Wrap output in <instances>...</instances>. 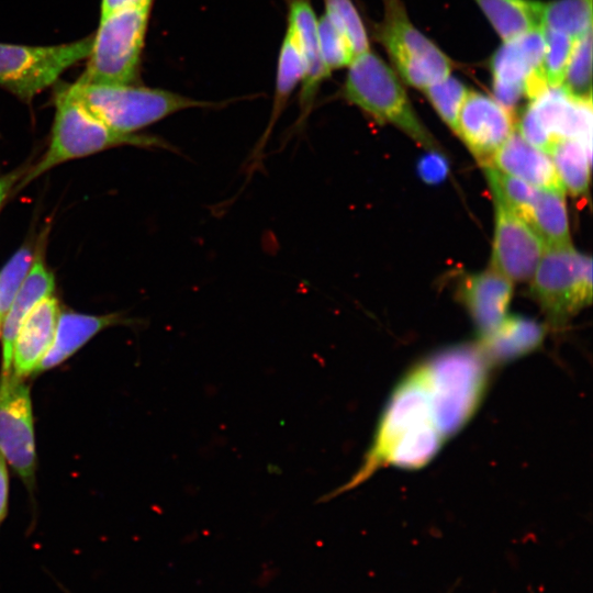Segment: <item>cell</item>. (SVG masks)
<instances>
[{
    "instance_id": "8992f818",
    "label": "cell",
    "mask_w": 593,
    "mask_h": 593,
    "mask_svg": "<svg viewBox=\"0 0 593 593\" xmlns=\"http://www.w3.org/2000/svg\"><path fill=\"white\" fill-rule=\"evenodd\" d=\"M150 7H126L100 15L86 71L78 80L105 85L136 82Z\"/></svg>"
},
{
    "instance_id": "277c9868",
    "label": "cell",
    "mask_w": 593,
    "mask_h": 593,
    "mask_svg": "<svg viewBox=\"0 0 593 593\" xmlns=\"http://www.w3.org/2000/svg\"><path fill=\"white\" fill-rule=\"evenodd\" d=\"M68 93L94 118L121 134H135L170 114L191 108L214 107L164 89L134 85L65 83Z\"/></svg>"
},
{
    "instance_id": "9a60e30c",
    "label": "cell",
    "mask_w": 593,
    "mask_h": 593,
    "mask_svg": "<svg viewBox=\"0 0 593 593\" xmlns=\"http://www.w3.org/2000/svg\"><path fill=\"white\" fill-rule=\"evenodd\" d=\"M459 292L477 327L479 339H482L507 316L513 295V282L490 268L466 277Z\"/></svg>"
},
{
    "instance_id": "4fadbf2b",
    "label": "cell",
    "mask_w": 593,
    "mask_h": 593,
    "mask_svg": "<svg viewBox=\"0 0 593 593\" xmlns=\"http://www.w3.org/2000/svg\"><path fill=\"white\" fill-rule=\"evenodd\" d=\"M546 247L523 217L496 202L491 269L512 282L530 280Z\"/></svg>"
},
{
    "instance_id": "83f0119b",
    "label": "cell",
    "mask_w": 593,
    "mask_h": 593,
    "mask_svg": "<svg viewBox=\"0 0 593 593\" xmlns=\"http://www.w3.org/2000/svg\"><path fill=\"white\" fill-rule=\"evenodd\" d=\"M562 89L580 100H592V30L577 40Z\"/></svg>"
},
{
    "instance_id": "5bb4252c",
    "label": "cell",
    "mask_w": 593,
    "mask_h": 593,
    "mask_svg": "<svg viewBox=\"0 0 593 593\" xmlns=\"http://www.w3.org/2000/svg\"><path fill=\"white\" fill-rule=\"evenodd\" d=\"M515 131L512 110L494 98L468 90L458 114L456 133L484 166Z\"/></svg>"
},
{
    "instance_id": "e575fe53",
    "label": "cell",
    "mask_w": 593,
    "mask_h": 593,
    "mask_svg": "<svg viewBox=\"0 0 593 593\" xmlns=\"http://www.w3.org/2000/svg\"><path fill=\"white\" fill-rule=\"evenodd\" d=\"M27 168H18L0 177V210L8 197L14 192V188L22 179Z\"/></svg>"
},
{
    "instance_id": "9c48e42d",
    "label": "cell",
    "mask_w": 593,
    "mask_h": 593,
    "mask_svg": "<svg viewBox=\"0 0 593 593\" xmlns=\"http://www.w3.org/2000/svg\"><path fill=\"white\" fill-rule=\"evenodd\" d=\"M91 41L92 35L52 46L0 43V88L31 102L67 69L88 57Z\"/></svg>"
},
{
    "instance_id": "cb8c5ba5",
    "label": "cell",
    "mask_w": 593,
    "mask_h": 593,
    "mask_svg": "<svg viewBox=\"0 0 593 593\" xmlns=\"http://www.w3.org/2000/svg\"><path fill=\"white\" fill-rule=\"evenodd\" d=\"M526 222L546 246L571 244L569 219L562 190L539 189Z\"/></svg>"
},
{
    "instance_id": "52a82bcc",
    "label": "cell",
    "mask_w": 593,
    "mask_h": 593,
    "mask_svg": "<svg viewBox=\"0 0 593 593\" xmlns=\"http://www.w3.org/2000/svg\"><path fill=\"white\" fill-rule=\"evenodd\" d=\"M530 294L549 323L562 326L591 303V257L571 244L547 246L530 278Z\"/></svg>"
},
{
    "instance_id": "f546056e",
    "label": "cell",
    "mask_w": 593,
    "mask_h": 593,
    "mask_svg": "<svg viewBox=\"0 0 593 593\" xmlns=\"http://www.w3.org/2000/svg\"><path fill=\"white\" fill-rule=\"evenodd\" d=\"M36 250L32 242L24 244L0 270V325L33 265Z\"/></svg>"
},
{
    "instance_id": "44dd1931",
    "label": "cell",
    "mask_w": 593,
    "mask_h": 593,
    "mask_svg": "<svg viewBox=\"0 0 593 593\" xmlns=\"http://www.w3.org/2000/svg\"><path fill=\"white\" fill-rule=\"evenodd\" d=\"M545 326L535 320L507 315L478 346L490 365L504 363L535 350L542 342Z\"/></svg>"
},
{
    "instance_id": "d6986e66",
    "label": "cell",
    "mask_w": 593,
    "mask_h": 593,
    "mask_svg": "<svg viewBox=\"0 0 593 593\" xmlns=\"http://www.w3.org/2000/svg\"><path fill=\"white\" fill-rule=\"evenodd\" d=\"M55 278L37 247L33 265L2 321V376L11 373L13 342L30 311L43 299L53 295Z\"/></svg>"
},
{
    "instance_id": "7402d4cb",
    "label": "cell",
    "mask_w": 593,
    "mask_h": 593,
    "mask_svg": "<svg viewBox=\"0 0 593 593\" xmlns=\"http://www.w3.org/2000/svg\"><path fill=\"white\" fill-rule=\"evenodd\" d=\"M120 322L118 315L59 313L53 344L36 371L52 369L68 359L100 331Z\"/></svg>"
},
{
    "instance_id": "2e32d148",
    "label": "cell",
    "mask_w": 593,
    "mask_h": 593,
    "mask_svg": "<svg viewBox=\"0 0 593 593\" xmlns=\"http://www.w3.org/2000/svg\"><path fill=\"white\" fill-rule=\"evenodd\" d=\"M59 313L58 301L51 295L38 302L22 321L12 348L14 377L22 379L36 371L53 344Z\"/></svg>"
},
{
    "instance_id": "30bf717a",
    "label": "cell",
    "mask_w": 593,
    "mask_h": 593,
    "mask_svg": "<svg viewBox=\"0 0 593 593\" xmlns=\"http://www.w3.org/2000/svg\"><path fill=\"white\" fill-rule=\"evenodd\" d=\"M518 130L525 141L546 153L559 138L591 145L592 100L575 99L561 86L548 87L530 100Z\"/></svg>"
},
{
    "instance_id": "d590c367",
    "label": "cell",
    "mask_w": 593,
    "mask_h": 593,
    "mask_svg": "<svg viewBox=\"0 0 593 593\" xmlns=\"http://www.w3.org/2000/svg\"><path fill=\"white\" fill-rule=\"evenodd\" d=\"M9 478L3 456L0 454V523L8 508Z\"/></svg>"
},
{
    "instance_id": "4dcf8cb0",
    "label": "cell",
    "mask_w": 593,
    "mask_h": 593,
    "mask_svg": "<svg viewBox=\"0 0 593 593\" xmlns=\"http://www.w3.org/2000/svg\"><path fill=\"white\" fill-rule=\"evenodd\" d=\"M468 90L459 79L449 75L423 91L440 119L456 133L458 114Z\"/></svg>"
},
{
    "instance_id": "8fae6325",
    "label": "cell",
    "mask_w": 593,
    "mask_h": 593,
    "mask_svg": "<svg viewBox=\"0 0 593 593\" xmlns=\"http://www.w3.org/2000/svg\"><path fill=\"white\" fill-rule=\"evenodd\" d=\"M542 29L503 42L490 60L494 99L512 110L523 97L530 100L548 88L542 61Z\"/></svg>"
},
{
    "instance_id": "3957f363",
    "label": "cell",
    "mask_w": 593,
    "mask_h": 593,
    "mask_svg": "<svg viewBox=\"0 0 593 593\" xmlns=\"http://www.w3.org/2000/svg\"><path fill=\"white\" fill-rule=\"evenodd\" d=\"M438 426L449 438L475 413L491 366L477 345H456L423 362Z\"/></svg>"
},
{
    "instance_id": "ba28073f",
    "label": "cell",
    "mask_w": 593,
    "mask_h": 593,
    "mask_svg": "<svg viewBox=\"0 0 593 593\" xmlns=\"http://www.w3.org/2000/svg\"><path fill=\"white\" fill-rule=\"evenodd\" d=\"M376 36L407 85L424 90L451 75L450 59L412 23L402 0H383Z\"/></svg>"
},
{
    "instance_id": "ffe728a7",
    "label": "cell",
    "mask_w": 593,
    "mask_h": 593,
    "mask_svg": "<svg viewBox=\"0 0 593 593\" xmlns=\"http://www.w3.org/2000/svg\"><path fill=\"white\" fill-rule=\"evenodd\" d=\"M305 75V60L301 51L298 35L293 27L288 23V27L281 43L277 78L276 90L273 94L271 115L269 118L267 127L257 142L250 158H249V171H251L261 159V154L267 144V141L273 130L276 122L279 120L289 98L300 82H302Z\"/></svg>"
},
{
    "instance_id": "7c38bea8",
    "label": "cell",
    "mask_w": 593,
    "mask_h": 593,
    "mask_svg": "<svg viewBox=\"0 0 593 593\" xmlns=\"http://www.w3.org/2000/svg\"><path fill=\"white\" fill-rule=\"evenodd\" d=\"M0 454L31 486L36 462L31 396L12 373L0 379Z\"/></svg>"
},
{
    "instance_id": "5b68a950",
    "label": "cell",
    "mask_w": 593,
    "mask_h": 593,
    "mask_svg": "<svg viewBox=\"0 0 593 593\" xmlns=\"http://www.w3.org/2000/svg\"><path fill=\"white\" fill-rule=\"evenodd\" d=\"M343 97L380 123L394 125L419 145L436 150V142L415 113L396 72L368 51L348 65Z\"/></svg>"
},
{
    "instance_id": "d6a6232c",
    "label": "cell",
    "mask_w": 593,
    "mask_h": 593,
    "mask_svg": "<svg viewBox=\"0 0 593 593\" xmlns=\"http://www.w3.org/2000/svg\"><path fill=\"white\" fill-rule=\"evenodd\" d=\"M317 38L324 65L331 74L335 69L348 67L355 58L346 37L325 14L317 19Z\"/></svg>"
},
{
    "instance_id": "603a6c76",
    "label": "cell",
    "mask_w": 593,
    "mask_h": 593,
    "mask_svg": "<svg viewBox=\"0 0 593 593\" xmlns=\"http://www.w3.org/2000/svg\"><path fill=\"white\" fill-rule=\"evenodd\" d=\"M503 42L542 29L544 2L538 0H473Z\"/></svg>"
},
{
    "instance_id": "6da1fadb",
    "label": "cell",
    "mask_w": 593,
    "mask_h": 593,
    "mask_svg": "<svg viewBox=\"0 0 593 593\" xmlns=\"http://www.w3.org/2000/svg\"><path fill=\"white\" fill-rule=\"evenodd\" d=\"M445 439L421 363L393 391L365 462L339 492L357 486L385 465L421 468L435 457Z\"/></svg>"
},
{
    "instance_id": "8d00e7d4",
    "label": "cell",
    "mask_w": 593,
    "mask_h": 593,
    "mask_svg": "<svg viewBox=\"0 0 593 593\" xmlns=\"http://www.w3.org/2000/svg\"><path fill=\"white\" fill-rule=\"evenodd\" d=\"M152 3L153 0H102L100 15L107 14L121 8L145 5Z\"/></svg>"
},
{
    "instance_id": "484cf974",
    "label": "cell",
    "mask_w": 593,
    "mask_h": 593,
    "mask_svg": "<svg viewBox=\"0 0 593 593\" xmlns=\"http://www.w3.org/2000/svg\"><path fill=\"white\" fill-rule=\"evenodd\" d=\"M544 30H553L580 38L592 30V0H553L544 2Z\"/></svg>"
},
{
    "instance_id": "d4e9b609",
    "label": "cell",
    "mask_w": 593,
    "mask_h": 593,
    "mask_svg": "<svg viewBox=\"0 0 593 593\" xmlns=\"http://www.w3.org/2000/svg\"><path fill=\"white\" fill-rule=\"evenodd\" d=\"M548 155L564 191L573 197L585 194L590 180L591 145L574 138H559Z\"/></svg>"
},
{
    "instance_id": "ac0fdd59",
    "label": "cell",
    "mask_w": 593,
    "mask_h": 593,
    "mask_svg": "<svg viewBox=\"0 0 593 593\" xmlns=\"http://www.w3.org/2000/svg\"><path fill=\"white\" fill-rule=\"evenodd\" d=\"M488 165L537 189L564 191L550 156L515 131Z\"/></svg>"
},
{
    "instance_id": "7a4b0ae2",
    "label": "cell",
    "mask_w": 593,
    "mask_h": 593,
    "mask_svg": "<svg viewBox=\"0 0 593 593\" xmlns=\"http://www.w3.org/2000/svg\"><path fill=\"white\" fill-rule=\"evenodd\" d=\"M54 102L56 111L48 147L41 159L27 168L14 192L55 166L112 147H170L155 136L121 134L111 130L75 100L66 90L65 83L56 86Z\"/></svg>"
},
{
    "instance_id": "4316f807",
    "label": "cell",
    "mask_w": 593,
    "mask_h": 593,
    "mask_svg": "<svg viewBox=\"0 0 593 593\" xmlns=\"http://www.w3.org/2000/svg\"><path fill=\"white\" fill-rule=\"evenodd\" d=\"M483 167L495 202L505 205L526 221L539 189L502 172L492 165Z\"/></svg>"
},
{
    "instance_id": "f1b7e54d",
    "label": "cell",
    "mask_w": 593,
    "mask_h": 593,
    "mask_svg": "<svg viewBox=\"0 0 593 593\" xmlns=\"http://www.w3.org/2000/svg\"><path fill=\"white\" fill-rule=\"evenodd\" d=\"M325 15L346 37L355 57L370 51L367 31L351 0H324Z\"/></svg>"
},
{
    "instance_id": "1f68e13d",
    "label": "cell",
    "mask_w": 593,
    "mask_h": 593,
    "mask_svg": "<svg viewBox=\"0 0 593 593\" xmlns=\"http://www.w3.org/2000/svg\"><path fill=\"white\" fill-rule=\"evenodd\" d=\"M544 76L548 87H559L563 81L577 38L553 30H544Z\"/></svg>"
},
{
    "instance_id": "836d02e7",
    "label": "cell",
    "mask_w": 593,
    "mask_h": 593,
    "mask_svg": "<svg viewBox=\"0 0 593 593\" xmlns=\"http://www.w3.org/2000/svg\"><path fill=\"white\" fill-rule=\"evenodd\" d=\"M417 170L424 181L437 183L446 177L448 164L440 154L432 150L418 161Z\"/></svg>"
},
{
    "instance_id": "e0dca14e",
    "label": "cell",
    "mask_w": 593,
    "mask_h": 593,
    "mask_svg": "<svg viewBox=\"0 0 593 593\" xmlns=\"http://www.w3.org/2000/svg\"><path fill=\"white\" fill-rule=\"evenodd\" d=\"M288 23L295 31L305 60V75L300 92V115L295 126L302 127L309 116L317 91L331 72L324 65L318 38L317 18L306 0H293L290 4Z\"/></svg>"
}]
</instances>
